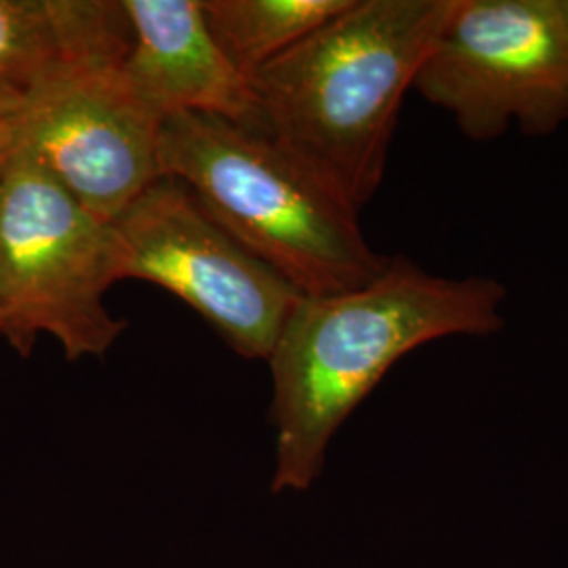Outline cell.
Returning a JSON list of instances; mask_svg holds the SVG:
<instances>
[{"mask_svg": "<svg viewBox=\"0 0 568 568\" xmlns=\"http://www.w3.org/2000/svg\"><path fill=\"white\" fill-rule=\"evenodd\" d=\"M161 124L122 74V61L82 63L21 108L20 148L103 224L159 182Z\"/></svg>", "mask_w": 568, "mask_h": 568, "instance_id": "7", "label": "cell"}, {"mask_svg": "<svg viewBox=\"0 0 568 568\" xmlns=\"http://www.w3.org/2000/svg\"><path fill=\"white\" fill-rule=\"evenodd\" d=\"M352 0H201L204 20L246 81L339 16Z\"/></svg>", "mask_w": 568, "mask_h": 568, "instance_id": "10", "label": "cell"}, {"mask_svg": "<svg viewBox=\"0 0 568 568\" xmlns=\"http://www.w3.org/2000/svg\"><path fill=\"white\" fill-rule=\"evenodd\" d=\"M161 175L302 295H335L375 281L389 257L366 243L358 213L262 133L204 114L161 124Z\"/></svg>", "mask_w": 568, "mask_h": 568, "instance_id": "3", "label": "cell"}, {"mask_svg": "<svg viewBox=\"0 0 568 568\" xmlns=\"http://www.w3.org/2000/svg\"><path fill=\"white\" fill-rule=\"evenodd\" d=\"M21 108V100L0 95V173L20 150Z\"/></svg>", "mask_w": 568, "mask_h": 568, "instance_id": "11", "label": "cell"}, {"mask_svg": "<svg viewBox=\"0 0 568 568\" xmlns=\"http://www.w3.org/2000/svg\"><path fill=\"white\" fill-rule=\"evenodd\" d=\"M453 0H352L253 79L248 129L361 213L384 182L406 91Z\"/></svg>", "mask_w": 568, "mask_h": 568, "instance_id": "2", "label": "cell"}, {"mask_svg": "<svg viewBox=\"0 0 568 568\" xmlns=\"http://www.w3.org/2000/svg\"><path fill=\"white\" fill-rule=\"evenodd\" d=\"M131 44L122 0H0V95L23 102L72 65L126 60Z\"/></svg>", "mask_w": 568, "mask_h": 568, "instance_id": "9", "label": "cell"}, {"mask_svg": "<svg viewBox=\"0 0 568 568\" xmlns=\"http://www.w3.org/2000/svg\"><path fill=\"white\" fill-rule=\"evenodd\" d=\"M112 284L108 224L20 148L0 173V337L20 356L39 335L68 361L103 356L126 326L103 304Z\"/></svg>", "mask_w": 568, "mask_h": 568, "instance_id": "4", "label": "cell"}, {"mask_svg": "<svg viewBox=\"0 0 568 568\" xmlns=\"http://www.w3.org/2000/svg\"><path fill=\"white\" fill-rule=\"evenodd\" d=\"M506 300V286L493 276H440L400 255L365 286L304 295L267 358L276 429L272 490L312 487L333 436L392 366L443 337L501 331Z\"/></svg>", "mask_w": 568, "mask_h": 568, "instance_id": "1", "label": "cell"}, {"mask_svg": "<svg viewBox=\"0 0 568 568\" xmlns=\"http://www.w3.org/2000/svg\"><path fill=\"white\" fill-rule=\"evenodd\" d=\"M413 89L474 142L568 121V0H453Z\"/></svg>", "mask_w": 568, "mask_h": 568, "instance_id": "5", "label": "cell"}, {"mask_svg": "<svg viewBox=\"0 0 568 568\" xmlns=\"http://www.w3.org/2000/svg\"><path fill=\"white\" fill-rule=\"evenodd\" d=\"M108 227L114 283L163 286L234 352L267 363L304 295L236 243L182 182L161 178Z\"/></svg>", "mask_w": 568, "mask_h": 568, "instance_id": "6", "label": "cell"}, {"mask_svg": "<svg viewBox=\"0 0 568 568\" xmlns=\"http://www.w3.org/2000/svg\"><path fill=\"white\" fill-rule=\"evenodd\" d=\"M133 44L122 74L135 98L163 122L204 114L251 126V82L227 60L204 20L201 0H122Z\"/></svg>", "mask_w": 568, "mask_h": 568, "instance_id": "8", "label": "cell"}]
</instances>
